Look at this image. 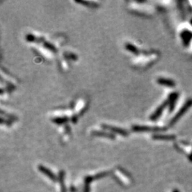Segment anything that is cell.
<instances>
[{"instance_id": "6da1fadb", "label": "cell", "mask_w": 192, "mask_h": 192, "mask_svg": "<svg viewBox=\"0 0 192 192\" xmlns=\"http://www.w3.org/2000/svg\"><path fill=\"white\" fill-rule=\"evenodd\" d=\"M191 105H192V100H189V101H188V102H187V103H186L185 105H184V108H183L182 109H181V110H180L179 112V113L177 114V116H176L175 118H174V119H173L172 123H174V122H175L177 120V119H178V118H179L180 117H181V115H182L183 114H184V112H185L186 111H187V110L189 109V108L190 106H191Z\"/></svg>"}, {"instance_id": "7a4b0ae2", "label": "cell", "mask_w": 192, "mask_h": 192, "mask_svg": "<svg viewBox=\"0 0 192 192\" xmlns=\"http://www.w3.org/2000/svg\"><path fill=\"white\" fill-rule=\"evenodd\" d=\"M158 83L161 85H164V86H169V87H174V85H175V83H174L172 80L162 78L158 79Z\"/></svg>"}, {"instance_id": "3957f363", "label": "cell", "mask_w": 192, "mask_h": 192, "mask_svg": "<svg viewBox=\"0 0 192 192\" xmlns=\"http://www.w3.org/2000/svg\"><path fill=\"white\" fill-rule=\"evenodd\" d=\"M104 128H106V129L110 130H112V132H115L117 133L121 134V135H126V132H125L124 130L120 129V128H115V127H110V126H103Z\"/></svg>"}, {"instance_id": "277c9868", "label": "cell", "mask_w": 192, "mask_h": 192, "mask_svg": "<svg viewBox=\"0 0 192 192\" xmlns=\"http://www.w3.org/2000/svg\"><path fill=\"white\" fill-rule=\"evenodd\" d=\"M126 47L128 50H131L132 52H135V53H136L137 50H138V48H136L133 45H131V44H128Z\"/></svg>"}]
</instances>
